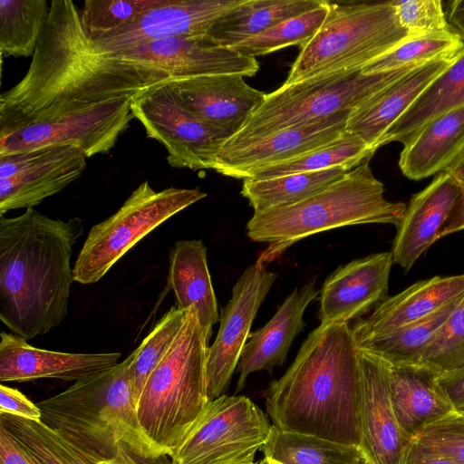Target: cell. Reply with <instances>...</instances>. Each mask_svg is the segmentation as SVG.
<instances>
[{
    "mask_svg": "<svg viewBox=\"0 0 464 464\" xmlns=\"http://www.w3.org/2000/svg\"><path fill=\"white\" fill-rule=\"evenodd\" d=\"M402 464H458L443 456L432 453L420 447L411 440Z\"/></svg>",
    "mask_w": 464,
    "mask_h": 464,
    "instance_id": "7dc6e473",
    "label": "cell"
},
{
    "mask_svg": "<svg viewBox=\"0 0 464 464\" xmlns=\"http://www.w3.org/2000/svg\"><path fill=\"white\" fill-rule=\"evenodd\" d=\"M186 316L187 310L177 305L170 307L138 346L130 367V386L135 405L150 374L172 346Z\"/></svg>",
    "mask_w": 464,
    "mask_h": 464,
    "instance_id": "f35d334b",
    "label": "cell"
},
{
    "mask_svg": "<svg viewBox=\"0 0 464 464\" xmlns=\"http://www.w3.org/2000/svg\"><path fill=\"white\" fill-rule=\"evenodd\" d=\"M130 107L147 136L165 147L168 163L173 168L214 169L232 137L188 110L167 82L133 98Z\"/></svg>",
    "mask_w": 464,
    "mask_h": 464,
    "instance_id": "8fae6325",
    "label": "cell"
},
{
    "mask_svg": "<svg viewBox=\"0 0 464 464\" xmlns=\"http://www.w3.org/2000/svg\"><path fill=\"white\" fill-rule=\"evenodd\" d=\"M464 104V48L389 130L384 145H403L426 123Z\"/></svg>",
    "mask_w": 464,
    "mask_h": 464,
    "instance_id": "f546056e",
    "label": "cell"
},
{
    "mask_svg": "<svg viewBox=\"0 0 464 464\" xmlns=\"http://www.w3.org/2000/svg\"><path fill=\"white\" fill-rule=\"evenodd\" d=\"M417 365L438 375L464 366V296L427 343Z\"/></svg>",
    "mask_w": 464,
    "mask_h": 464,
    "instance_id": "ab89813d",
    "label": "cell"
},
{
    "mask_svg": "<svg viewBox=\"0 0 464 464\" xmlns=\"http://www.w3.org/2000/svg\"><path fill=\"white\" fill-rule=\"evenodd\" d=\"M357 464H372V463L362 455V458L357 462Z\"/></svg>",
    "mask_w": 464,
    "mask_h": 464,
    "instance_id": "f5cc1de1",
    "label": "cell"
},
{
    "mask_svg": "<svg viewBox=\"0 0 464 464\" xmlns=\"http://www.w3.org/2000/svg\"><path fill=\"white\" fill-rule=\"evenodd\" d=\"M462 229H464V190H461L455 207L439 235V238Z\"/></svg>",
    "mask_w": 464,
    "mask_h": 464,
    "instance_id": "c3c4849f",
    "label": "cell"
},
{
    "mask_svg": "<svg viewBox=\"0 0 464 464\" xmlns=\"http://www.w3.org/2000/svg\"><path fill=\"white\" fill-rule=\"evenodd\" d=\"M353 111L288 127L266 137L236 143H226L214 169L227 177L245 179L261 167L285 161L339 139Z\"/></svg>",
    "mask_w": 464,
    "mask_h": 464,
    "instance_id": "e0dca14e",
    "label": "cell"
},
{
    "mask_svg": "<svg viewBox=\"0 0 464 464\" xmlns=\"http://www.w3.org/2000/svg\"><path fill=\"white\" fill-rule=\"evenodd\" d=\"M375 151L360 138L345 130L339 139L329 144L291 160L256 169L251 171L246 179L262 180L335 167L353 169L362 162L369 161Z\"/></svg>",
    "mask_w": 464,
    "mask_h": 464,
    "instance_id": "d6a6232c",
    "label": "cell"
},
{
    "mask_svg": "<svg viewBox=\"0 0 464 464\" xmlns=\"http://www.w3.org/2000/svg\"><path fill=\"white\" fill-rule=\"evenodd\" d=\"M49 11L46 0H0L2 56H33Z\"/></svg>",
    "mask_w": 464,
    "mask_h": 464,
    "instance_id": "e575fe53",
    "label": "cell"
},
{
    "mask_svg": "<svg viewBox=\"0 0 464 464\" xmlns=\"http://www.w3.org/2000/svg\"><path fill=\"white\" fill-rule=\"evenodd\" d=\"M167 84L195 115L234 136L263 103L266 92L240 74L169 80Z\"/></svg>",
    "mask_w": 464,
    "mask_h": 464,
    "instance_id": "ffe728a7",
    "label": "cell"
},
{
    "mask_svg": "<svg viewBox=\"0 0 464 464\" xmlns=\"http://www.w3.org/2000/svg\"><path fill=\"white\" fill-rule=\"evenodd\" d=\"M464 48L459 34L411 35L362 69L364 74L451 59Z\"/></svg>",
    "mask_w": 464,
    "mask_h": 464,
    "instance_id": "8d00e7d4",
    "label": "cell"
},
{
    "mask_svg": "<svg viewBox=\"0 0 464 464\" xmlns=\"http://www.w3.org/2000/svg\"><path fill=\"white\" fill-rule=\"evenodd\" d=\"M314 285L315 279H311L295 288L262 328L250 333L237 363L236 392L243 390L252 372L265 370L272 373L275 367L285 363L293 341L305 325L304 310L319 294Z\"/></svg>",
    "mask_w": 464,
    "mask_h": 464,
    "instance_id": "603a6c76",
    "label": "cell"
},
{
    "mask_svg": "<svg viewBox=\"0 0 464 464\" xmlns=\"http://www.w3.org/2000/svg\"><path fill=\"white\" fill-rule=\"evenodd\" d=\"M0 414H11L31 420H41L42 413L38 406L33 403L17 389L0 385Z\"/></svg>",
    "mask_w": 464,
    "mask_h": 464,
    "instance_id": "ee69618b",
    "label": "cell"
},
{
    "mask_svg": "<svg viewBox=\"0 0 464 464\" xmlns=\"http://www.w3.org/2000/svg\"><path fill=\"white\" fill-rule=\"evenodd\" d=\"M258 464H281V463H279V462H277V461H276V460H273V459H268V458L264 457V459H261V460L258 462Z\"/></svg>",
    "mask_w": 464,
    "mask_h": 464,
    "instance_id": "816d5d0a",
    "label": "cell"
},
{
    "mask_svg": "<svg viewBox=\"0 0 464 464\" xmlns=\"http://www.w3.org/2000/svg\"><path fill=\"white\" fill-rule=\"evenodd\" d=\"M271 425L243 395L209 401L170 457L171 464H246L266 442Z\"/></svg>",
    "mask_w": 464,
    "mask_h": 464,
    "instance_id": "30bf717a",
    "label": "cell"
},
{
    "mask_svg": "<svg viewBox=\"0 0 464 464\" xmlns=\"http://www.w3.org/2000/svg\"><path fill=\"white\" fill-rule=\"evenodd\" d=\"M383 193V184L364 161L299 202L254 213L246 236L267 243L256 263L266 267L295 243L326 230L360 224L399 226L407 206L387 200Z\"/></svg>",
    "mask_w": 464,
    "mask_h": 464,
    "instance_id": "5b68a950",
    "label": "cell"
},
{
    "mask_svg": "<svg viewBox=\"0 0 464 464\" xmlns=\"http://www.w3.org/2000/svg\"><path fill=\"white\" fill-rule=\"evenodd\" d=\"M33 456V455H32ZM32 464H40L33 456V462Z\"/></svg>",
    "mask_w": 464,
    "mask_h": 464,
    "instance_id": "db71d44e",
    "label": "cell"
},
{
    "mask_svg": "<svg viewBox=\"0 0 464 464\" xmlns=\"http://www.w3.org/2000/svg\"><path fill=\"white\" fill-rule=\"evenodd\" d=\"M3 425L40 464H98V459L41 420L0 414Z\"/></svg>",
    "mask_w": 464,
    "mask_h": 464,
    "instance_id": "d590c367",
    "label": "cell"
},
{
    "mask_svg": "<svg viewBox=\"0 0 464 464\" xmlns=\"http://www.w3.org/2000/svg\"><path fill=\"white\" fill-rule=\"evenodd\" d=\"M82 220L53 219L34 208L0 215V320L30 340L61 324L73 280L72 247Z\"/></svg>",
    "mask_w": 464,
    "mask_h": 464,
    "instance_id": "7a4b0ae2",
    "label": "cell"
},
{
    "mask_svg": "<svg viewBox=\"0 0 464 464\" xmlns=\"http://www.w3.org/2000/svg\"><path fill=\"white\" fill-rule=\"evenodd\" d=\"M359 448L372 464H402L411 441L395 417L390 363L360 350Z\"/></svg>",
    "mask_w": 464,
    "mask_h": 464,
    "instance_id": "2e32d148",
    "label": "cell"
},
{
    "mask_svg": "<svg viewBox=\"0 0 464 464\" xmlns=\"http://www.w3.org/2000/svg\"><path fill=\"white\" fill-rule=\"evenodd\" d=\"M438 374L420 365L390 364V392L397 421L411 440L429 425L455 412Z\"/></svg>",
    "mask_w": 464,
    "mask_h": 464,
    "instance_id": "484cf974",
    "label": "cell"
},
{
    "mask_svg": "<svg viewBox=\"0 0 464 464\" xmlns=\"http://www.w3.org/2000/svg\"><path fill=\"white\" fill-rule=\"evenodd\" d=\"M169 80L102 47L83 29L72 1L53 0L25 75L0 96V130L136 98Z\"/></svg>",
    "mask_w": 464,
    "mask_h": 464,
    "instance_id": "6da1fadb",
    "label": "cell"
},
{
    "mask_svg": "<svg viewBox=\"0 0 464 464\" xmlns=\"http://www.w3.org/2000/svg\"><path fill=\"white\" fill-rule=\"evenodd\" d=\"M460 193L459 185L441 171L424 189L411 197L397 226L391 251L394 264L409 272L418 258L439 239Z\"/></svg>",
    "mask_w": 464,
    "mask_h": 464,
    "instance_id": "7402d4cb",
    "label": "cell"
},
{
    "mask_svg": "<svg viewBox=\"0 0 464 464\" xmlns=\"http://www.w3.org/2000/svg\"><path fill=\"white\" fill-rule=\"evenodd\" d=\"M211 334L195 307L187 309L176 340L144 384L137 417L159 455L172 456L209 401L206 367Z\"/></svg>",
    "mask_w": 464,
    "mask_h": 464,
    "instance_id": "8992f818",
    "label": "cell"
},
{
    "mask_svg": "<svg viewBox=\"0 0 464 464\" xmlns=\"http://www.w3.org/2000/svg\"><path fill=\"white\" fill-rule=\"evenodd\" d=\"M439 385L455 412H464V366L438 376Z\"/></svg>",
    "mask_w": 464,
    "mask_h": 464,
    "instance_id": "f6af8a7d",
    "label": "cell"
},
{
    "mask_svg": "<svg viewBox=\"0 0 464 464\" xmlns=\"http://www.w3.org/2000/svg\"><path fill=\"white\" fill-rule=\"evenodd\" d=\"M276 276L256 262L233 286L231 299L221 309L217 337L208 347L206 372L209 401L223 395L227 390L253 321Z\"/></svg>",
    "mask_w": 464,
    "mask_h": 464,
    "instance_id": "5bb4252c",
    "label": "cell"
},
{
    "mask_svg": "<svg viewBox=\"0 0 464 464\" xmlns=\"http://www.w3.org/2000/svg\"><path fill=\"white\" fill-rule=\"evenodd\" d=\"M114 53L122 61L163 72L170 80L219 74L250 77L259 71L256 58L215 45L206 38L158 39Z\"/></svg>",
    "mask_w": 464,
    "mask_h": 464,
    "instance_id": "9a60e30c",
    "label": "cell"
},
{
    "mask_svg": "<svg viewBox=\"0 0 464 464\" xmlns=\"http://www.w3.org/2000/svg\"><path fill=\"white\" fill-rule=\"evenodd\" d=\"M443 171L459 185L461 190H464V146Z\"/></svg>",
    "mask_w": 464,
    "mask_h": 464,
    "instance_id": "f907efd6",
    "label": "cell"
},
{
    "mask_svg": "<svg viewBox=\"0 0 464 464\" xmlns=\"http://www.w3.org/2000/svg\"><path fill=\"white\" fill-rule=\"evenodd\" d=\"M400 24L410 35L458 34L449 24L440 0L391 1Z\"/></svg>",
    "mask_w": 464,
    "mask_h": 464,
    "instance_id": "b9f144b4",
    "label": "cell"
},
{
    "mask_svg": "<svg viewBox=\"0 0 464 464\" xmlns=\"http://www.w3.org/2000/svg\"><path fill=\"white\" fill-rule=\"evenodd\" d=\"M246 464H258V463L251 462V463H246Z\"/></svg>",
    "mask_w": 464,
    "mask_h": 464,
    "instance_id": "11a10c76",
    "label": "cell"
},
{
    "mask_svg": "<svg viewBox=\"0 0 464 464\" xmlns=\"http://www.w3.org/2000/svg\"><path fill=\"white\" fill-rule=\"evenodd\" d=\"M261 450L264 457L281 464H357L362 456L358 446L283 430L274 425Z\"/></svg>",
    "mask_w": 464,
    "mask_h": 464,
    "instance_id": "1f68e13d",
    "label": "cell"
},
{
    "mask_svg": "<svg viewBox=\"0 0 464 464\" xmlns=\"http://www.w3.org/2000/svg\"><path fill=\"white\" fill-rule=\"evenodd\" d=\"M454 58L436 60L413 68L372 100L351 112L345 130L376 150L384 145V140L394 123Z\"/></svg>",
    "mask_w": 464,
    "mask_h": 464,
    "instance_id": "d4e9b609",
    "label": "cell"
},
{
    "mask_svg": "<svg viewBox=\"0 0 464 464\" xmlns=\"http://www.w3.org/2000/svg\"><path fill=\"white\" fill-rule=\"evenodd\" d=\"M164 0H87L80 9L81 23L94 40L133 22Z\"/></svg>",
    "mask_w": 464,
    "mask_h": 464,
    "instance_id": "60d3db41",
    "label": "cell"
},
{
    "mask_svg": "<svg viewBox=\"0 0 464 464\" xmlns=\"http://www.w3.org/2000/svg\"><path fill=\"white\" fill-rule=\"evenodd\" d=\"M241 2L164 0L133 22L95 41L104 49L116 53L158 39L206 38L215 22Z\"/></svg>",
    "mask_w": 464,
    "mask_h": 464,
    "instance_id": "ac0fdd59",
    "label": "cell"
},
{
    "mask_svg": "<svg viewBox=\"0 0 464 464\" xmlns=\"http://www.w3.org/2000/svg\"><path fill=\"white\" fill-rule=\"evenodd\" d=\"M137 348L122 362L74 382L36 403L41 421L99 460L113 458L120 443L133 452L159 455L142 431L130 386Z\"/></svg>",
    "mask_w": 464,
    "mask_h": 464,
    "instance_id": "277c9868",
    "label": "cell"
},
{
    "mask_svg": "<svg viewBox=\"0 0 464 464\" xmlns=\"http://www.w3.org/2000/svg\"><path fill=\"white\" fill-rule=\"evenodd\" d=\"M168 282L177 306H194L207 329L219 321L218 302L207 263V248L200 239L179 240L170 249Z\"/></svg>",
    "mask_w": 464,
    "mask_h": 464,
    "instance_id": "83f0119b",
    "label": "cell"
},
{
    "mask_svg": "<svg viewBox=\"0 0 464 464\" xmlns=\"http://www.w3.org/2000/svg\"><path fill=\"white\" fill-rule=\"evenodd\" d=\"M420 447L464 464V415L454 412L421 430L414 439Z\"/></svg>",
    "mask_w": 464,
    "mask_h": 464,
    "instance_id": "7bdbcfd3",
    "label": "cell"
},
{
    "mask_svg": "<svg viewBox=\"0 0 464 464\" xmlns=\"http://www.w3.org/2000/svg\"><path fill=\"white\" fill-rule=\"evenodd\" d=\"M464 295V275L419 281L379 304L352 329L356 343L379 337L420 321Z\"/></svg>",
    "mask_w": 464,
    "mask_h": 464,
    "instance_id": "cb8c5ba5",
    "label": "cell"
},
{
    "mask_svg": "<svg viewBox=\"0 0 464 464\" xmlns=\"http://www.w3.org/2000/svg\"><path fill=\"white\" fill-rule=\"evenodd\" d=\"M328 7L320 29L299 47L284 85L362 71L411 36L391 1Z\"/></svg>",
    "mask_w": 464,
    "mask_h": 464,
    "instance_id": "52a82bcc",
    "label": "cell"
},
{
    "mask_svg": "<svg viewBox=\"0 0 464 464\" xmlns=\"http://www.w3.org/2000/svg\"><path fill=\"white\" fill-rule=\"evenodd\" d=\"M392 252H382L340 266L320 291L321 324H349L388 296Z\"/></svg>",
    "mask_w": 464,
    "mask_h": 464,
    "instance_id": "d6986e66",
    "label": "cell"
},
{
    "mask_svg": "<svg viewBox=\"0 0 464 464\" xmlns=\"http://www.w3.org/2000/svg\"><path fill=\"white\" fill-rule=\"evenodd\" d=\"M133 98L0 130V156L48 146H72L90 158L108 152L134 119Z\"/></svg>",
    "mask_w": 464,
    "mask_h": 464,
    "instance_id": "7c38bea8",
    "label": "cell"
},
{
    "mask_svg": "<svg viewBox=\"0 0 464 464\" xmlns=\"http://www.w3.org/2000/svg\"><path fill=\"white\" fill-rule=\"evenodd\" d=\"M324 0H242L221 15L206 39L222 47H234L280 22L320 6Z\"/></svg>",
    "mask_w": 464,
    "mask_h": 464,
    "instance_id": "f1b7e54d",
    "label": "cell"
},
{
    "mask_svg": "<svg viewBox=\"0 0 464 464\" xmlns=\"http://www.w3.org/2000/svg\"><path fill=\"white\" fill-rule=\"evenodd\" d=\"M350 170L335 167L262 180L245 179L240 193L254 213L262 212L299 202L341 179Z\"/></svg>",
    "mask_w": 464,
    "mask_h": 464,
    "instance_id": "4dcf8cb0",
    "label": "cell"
},
{
    "mask_svg": "<svg viewBox=\"0 0 464 464\" xmlns=\"http://www.w3.org/2000/svg\"><path fill=\"white\" fill-rule=\"evenodd\" d=\"M446 16L449 24L464 41V0H454L448 3Z\"/></svg>",
    "mask_w": 464,
    "mask_h": 464,
    "instance_id": "681fc988",
    "label": "cell"
},
{
    "mask_svg": "<svg viewBox=\"0 0 464 464\" xmlns=\"http://www.w3.org/2000/svg\"><path fill=\"white\" fill-rule=\"evenodd\" d=\"M360 349L349 324H320L265 393L274 426L359 447Z\"/></svg>",
    "mask_w": 464,
    "mask_h": 464,
    "instance_id": "3957f363",
    "label": "cell"
},
{
    "mask_svg": "<svg viewBox=\"0 0 464 464\" xmlns=\"http://www.w3.org/2000/svg\"><path fill=\"white\" fill-rule=\"evenodd\" d=\"M328 1L308 12L285 19L266 31L232 47L240 54L254 57L274 53L290 45L299 47L322 26L328 14Z\"/></svg>",
    "mask_w": 464,
    "mask_h": 464,
    "instance_id": "74e56055",
    "label": "cell"
},
{
    "mask_svg": "<svg viewBox=\"0 0 464 464\" xmlns=\"http://www.w3.org/2000/svg\"><path fill=\"white\" fill-rule=\"evenodd\" d=\"M463 296L464 295L420 321L387 334L356 343L357 346L392 365H417L427 343L450 317Z\"/></svg>",
    "mask_w": 464,
    "mask_h": 464,
    "instance_id": "836d02e7",
    "label": "cell"
},
{
    "mask_svg": "<svg viewBox=\"0 0 464 464\" xmlns=\"http://www.w3.org/2000/svg\"><path fill=\"white\" fill-rule=\"evenodd\" d=\"M87 157L72 146H48L0 156V215L34 208L82 174Z\"/></svg>",
    "mask_w": 464,
    "mask_h": 464,
    "instance_id": "4fadbf2b",
    "label": "cell"
},
{
    "mask_svg": "<svg viewBox=\"0 0 464 464\" xmlns=\"http://www.w3.org/2000/svg\"><path fill=\"white\" fill-rule=\"evenodd\" d=\"M464 146V104L430 121L405 144L399 166L419 180L441 172Z\"/></svg>",
    "mask_w": 464,
    "mask_h": 464,
    "instance_id": "4316f807",
    "label": "cell"
},
{
    "mask_svg": "<svg viewBox=\"0 0 464 464\" xmlns=\"http://www.w3.org/2000/svg\"><path fill=\"white\" fill-rule=\"evenodd\" d=\"M121 353H72L40 349L14 334H0V382L78 381L119 363Z\"/></svg>",
    "mask_w": 464,
    "mask_h": 464,
    "instance_id": "44dd1931",
    "label": "cell"
},
{
    "mask_svg": "<svg viewBox=\"0 0 464 464\" xmlns=\"http://www.w3.org/2000/svg\"><path fill=\"white\" fill-rule=\"evenodd\" d=\"M461 414H463V415H464V412H463V413H461Z\"/></svg>",
    "mask_w": 464,
    "mask_h": 464,
    "instance_id": "9f6ffc18",
    "label": "cell"
},
{
    "mask_svg": "<svg viewBox=\"0 0 464 464\" xmlns=\"http://www.w3.org/2000/svg\"><path fill=\"white\" fill-rule=\"evenodd\" d=\"M417 66L369 74L362 71L343 72L292 85L282 84L266 94L263 103L226 143L254 140L288 127L353 111Z\"/></svg>",
    "mask_w": 464,
    "mask_h": 464,
    "instance_id": "ba28073f",
    "label": "cell"
},
{
    "mask_svg": "<svg viewBox=\"0 0 464 464\" xmlns=\"http://www.w3.org/2000/svg\"><path fill=\"white\" fill-rule=\"evenodd\" d=\"M205 197L198 188L156 191L142 182L118 211L92 227L72 267L73 280L98 282L141 238Z\"/></svg>",
    "mask_w": 464,
    "mask_h": 464,
    "instance_id": "9c48e42d",
    "label": "cell"
},
{
    "mask_svg": "<svg viewBox=\"0 0 464 464\" xmlns=\"http://www.w3.org/2000/svg\"><path fill=\"white\" fill-rule=\"evenodd\" d=\"M167 455L146 457L130 450L124 443H120L113 458L102 460L98 464H171Z\"/></svg>",
    "mask_w": 464,
    "mask_h": 464,
    "instance_id": "bcb514c9",
    "label": "cell"
}]
</instances>
